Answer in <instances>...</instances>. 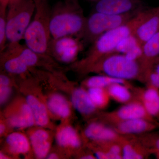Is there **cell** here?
Wrapping results in <instances>:
<instances>
[{
	"instance_id": "18",
	"label": "cell",
	"mask_w": 159,
	"mask_h": 159,
	"mask_svg": "<svg viewBox=\"0 0 159 159\" xmlns=\"http://www.w3.org/2000/svg\"><path fill=\"white\" fill-rule=\"evenodd\" d=\"M5 147L9 154L15 157L27 155L32 150L29 137L20 132H14L7 135Z\"/></svg>"
},
{
	"instance_id": "11",
	"label": "cell",
	"mask_w": 159,
	"mask_h": 159,
	"mask_svg": "<svg viewBox=\"0 0 159 159\" xmlns=\"http://www.w3.org/2000/svg\"><path fill=\"white\" fill-rule=\"evenodd\" d=\"M108 118L117 122L124 120L136 119H145L156 122L148 115L142 102L138 101H130L108 115Z\"/></svg>"
},
{
	"instance_id": "28",
	"label": "cell",
	"mask_w": 159,
	"mask_h": 159,
	"mask_svg": "<svg viewBox=\"0 0 159 159\" xmlns=\"http://www.w3.org/2000/svg\"><path fill=\"white\" fill-rule=\"evenodd\" d=\"M7 8L0 7V51H4L7 42L6 34V18Z\"/></svg>"
},
{
	"instance_id": "7",
	"label": "cell",
	"mask_w": 159,
	"mask_h": 159,
	"mask_svg": "<svg viewBox=\"0 0 159 159\" xmlns=\"http://www.w3.org/2000/svg\"><path fill=\"white\" fill-rule=\"evenodd\" d=\"M80 39L74 36L52 38L49 44L48 54L54 60L63 63L75 62L83 48Z\"/></svg>"
},
{
	"instance_id": "3",
	"label": "cell",
	"mask_w": 159,
	"mask_h": 159,
	"mask_svg": "<svg viewBox=\"0 0 159 159\" xmlns=\"http://www.w3.org/2000/svg\"><path fill=\"white\" fill-rule=\"evenodd\" d=\"M34 1V17L25 32L24 39L29 49L39 54L48 55L49 44L52 39L50 28L51 9L48 0Z\"/></svg>"
},
{
	"instance_id": "12",
	"label": "cell",
	"mask_w": 159,
	"mask_h": 159,
	"mask_svg": "<svg viewBox=\"0 0 159 159\" xmlns=\"http://www.w3.org/2000/svg\"><path fill=\"white\" fill-rule=\"evenodd\" d=\"M159 31V6L147 9L145 18L138 26L135 32L136 36L143 45Z\"/></svg>"
},
{
	"instance_id": "22",
	"label": "cell",
	"mask_w": 159,
	"mask_h": 159,
	"mask_svg": "<svg viewBox=\"0 0 159 159\" xmlns=\"http://www.w3.org/2000/svg\"><path fill=\"white\" fill-rule=\"evenodd\" d=\"M143 55L140 61L145 69L150 67L159 57V31L143 44Z\"/></svg>"
},
{
	"instance_id": "23",
	"label": "cell",
	"mask_w": 159,
	"mask_h": 159,
	"mask_svg": "<svg viewBox=\"0 0 159 159\" xmlns=\"http://www.w3.org/2000/svg\"><path fill=\"white\" fill-rule=\"evenodd\" d=\"M116 83L127 84V80L115 78L104 74L89 77L84 81L83 84L88 88H101L107 89L112 84Z\"/></svg>"
},
{
	"instance_id": "2",
	"label": "cell",
	"mask_w": 159,
	"mask_h": 159,
	"mask_svg": "<svg viewBox=\"0 0 159 159\" xmlns=\"http://www.w3.org/2000/svg\"><path fill=\"white\" fill-rule=\"evenodd\" d=\"M86 20L77 0L60 1L51 9L50 28L51 38L76 36L80 38Z\"/></svg>"
},
{
	"instance_id": "29",
	"label": "cell",
	"mask_w": 159,
	"mask_h": 159,
	"mask_svg": "<svg viewBox=\"0 0 159 159\" xmlns=\"http://www.w3.org/2000/svg\"><path fill=\"white\" fill-rule=\"evenodd\" d=\"M147 148L149 153L154 154L159 159V135H151L148 139Z\"/></svg>"
},
{
	"instance_id": "5",
	"label": "cell",
	"mask_w": 159,
	"mask_h": 159,
	"mask_svg": "<svg viewBox=\"0 0 159 159\" xmlns=\"http://www.w3.org/2000/svg\"><path fill=\"white\" fill-rule=\"evenodd\" d=\"M35 9L34 0H10L6 18L8 44L19 43L24 39Z\"/></svg>"
},
{
	"instance_id": "27",
	"label": "cell",
	"mask_w": 159,
	"mask_h": 159,
	"mask_svg": "<svg viewBox=\"0 0 159 159\" xmlns=\"http://www.w3.org/2000/svg\"><path fill=\"white\" fill-rule=\"evenodd\" d=\"M141 45L142 44L139 41L135 33H134L125 37L119 43L115 53L125 54L134 48Z\"/></svg>"
},
{
	"instance_id": "26",
	"label": "cell",
	"mask_w": 159,
	"mask_h": 159,
	"mask_svg": "<svg viewBox=\"0 0 159 159\" xmlns=\"http://www.w3.org/2000/svg\"><path fill=\"white\" fill-rule=\"evenodd\" d=\"M123 140V139H122ZM121 140L122 157L123 159H141L144 158L145 155L137 145L131 142Z\"/></svg>"
},
{
	"instance_id": "9",
	"label": "cell",
	"mask_w": 159,
	"mask_h": 159,
	"mask_svg": "<svg viewBox=\"0 0 159 159\" xmlns=\"http://www.w3.org/2000/svg\"><path fill=\"white\" fill-rule=\"evenodd\" d=\"M141 0H99L95 11L110 15H122L140 10Z\"/></svg>"
},
{
	"instance_id": "35",
	"label": "cell",
	"mask_w": 159,
	"mask_h": 159,
	"mask_svg": "<svg viewBox=\"0 0 159 159\" xmlns=\"http://www.w3.org/2000/svg\"><path fill=\"white\" fill-rule=\"evenodd\" d=\"M10 0H0V7L2 8H8Z\"/></svg>"
},
{
	"instance_id": "1",
	"label": "cell",
	"mask_w": 159,
	"mask_h": 159,
	"mask_svg": "<svg viewBox=\"0 0 159 159\" xmlns=\"http://www.w3.org/2000/svg\"><path fill=\"white\" fill-rule=\"evenodd\" d=\"M147 13V9H141L127 22L100 35L93 43L85 57L74 63L73 68L81 73H85L91 66L100 58L115 53L117 46L122 39L135 33Z\"/></svg>"
},
{
	"instance_id": "32",
	"label": "cell",
	"mask_w": 159,
	"mask_h": 159,
	"mask_svg": "<svg viewBox=\"0 0 159 159\" xmlns=\"http://www.w3.org/2000/svg\"><path fill=\"white\" fill-rule=\"evenodd\" d=\"M12 75L5 72L0 75V86H12L14 84V80Z\"/></svg>"
},
{
	"instance_id": "6",
	"label": "cell",
	"mask_w": 159,
	"mask_h": 159,
	"mask_svg": "<svg viewBox=\"0 0 159 159\" xmlns=\"http://www.w3.org/2000/svg\"><path fill=\"white\" fill-rule=\"evenodd\" d=\"M139 10L118 15L95 11L86 19L84 29L80 38L83 39L87 42L93 43L103 33L127 22Z\"/></svg>"
},
{
	"instance_id": "13",
	"label": "cell",
	"mask_w": 159,
	"mask_h": 159,
	"mask_svg": "<svg viewBox=\"0 0 159 159\" xmlns=\"http://www.w3.org/2000/svg\"><path fill=\"white\" fill-rule=\"evenodd\" d=\"M1 63L4 72L12 76L25 78L32 69L29 67L9 47L1 53Z\"/></svg>"
},
{
	"instance_id": "17",
	"label": "cell",
	"mask_w": 159,
	"mask_h": 159,
	"mask_svg": "<svg viewBox=\"0 0 159 159\" xmlns=\"http://www.w3.org/2000/svg\"><path fill=\"white\" fill-rule=\"evenodd\" d=\"M157 122L145 119L124 120L116 123V129L122 134H135L149 132L158 126Z\"/></svg>"
},
{
	"instance_id": "15",
	"label": "cell",
	"mask_w": 159,
	"mask_h": 159,
	"mask_svg": "<svg viewBox=\"0 0 159 159\" xmlns=\"http://www.w3.org/2000/svg\"><path fill=\"white\" fill-rule=\"evenodd\" d=\"M45 101L51 117L66 122L71 116L73 106L62 94L52 93L48 96Z\"/></svg>"
},
{
	"instance_id": "20",
	"label": "cell",
	"mask_w": 159,
	"mask_h": 159,
	"mask_svg": "<svg viewBox=\"0 0 159 159\" xmlns=\"http://www.w3.org/2000/svg\"><path fill=\"white\" fill-rule=\"evenodd\" d=\"M71 102L73 107L83 116L93 115L97 109L91 100L87 90L83 88L74 89L71 93Z\"/></svg>"
},
{
	"instance_id": "24",
	"label": "cell",
	"mask_w": 159,
	"mask_h": 159,
	"mask_svg": "<svg viewBox=\"0 0 159 159\" xmlns=\"http://www.w3.org/2000/svg\"><path fill=\"white\" fill-rule=\"evenodd\" d=\"M107 89L111 98L119 103L125 104L131 99L132 94L127 84H114Z\"/></svg>"
},
{
	"instance_id": "19",
	"label": "cell",
	"mask_w": 159,
	"mask_h": 159,
	"mask_svg": "<svg viewBox=\"0 0 159 159\" xmlns=\"http://www.w3.org/2000/svg\"><path fill=\"white\" fill-rule=\"evenodd\" d=\"M56 140L59 147L68 150L79 149L82 143L77 130L65 122L57 129Z\"/></svg>"
},
{
	"instance_id": "16",
	"label": "cell",
	"mask_w": 159,
	"mask_h": 159,
	"mask_svg": "<svg viewBox=\"0 0 159 159\" xmlns=\"http://www.w3.org/2000/svg\"><path fill=\"white\" fill-rule=\"evenodd\" d=\"M116 129L99 122H91L84 129V136L88 139L98 143L116 142L121 140Z\"/></svg>"
},
{
	"instance_id": "8",
	"label": "cell",
	"mask_w": 159,
	"mask_h": 159,
	"mask_svg": "<svg viewBox=\"0 0 159 159\" xmlns=\"http://www.w3.org/2000/svg\"><path fill=\"white\" fill-rule=\"evenodd\" d=\"M3 117L10 128L23 129L35 125L33 113L25 98L13 100L4 111Z\"/></svg>"
},
{
	"instance_id": "36",
	"label": "cell",
	"mask_w": 159,
	"mask_h": 159,
	"mask_svg": "<svg viewBox=\"0 0 159 159\" xmlns=\"http://www.w3.org/2000/svg\"><path fill=\"white\" fill-rule=\"evenodd\" d=\"M80 158L83 159H96V158L95 156L93 155L87 154L83 156Z\"/></svg>"
},
{
	"instance_id": "4",
	"label": "cell",
	"mask_w": 159,
	"mask_h": 159,
	"mask_svg": "<svg viewBox=\"0 0 159 159\" xmlns=\"http://www.w3.org/2000/svg\"><path fill=\"white\" fill-rule=\"evenodd\" d=\"M145 67L140 61L130 60L124 54L113 53L106 55L86 71L102 73L104 75L127 80L145 78Z\"/></svg>"
},
{
	"instance_id": "31",
	"label": "cell",
	"mask_w": 159,
	"mask_h": 159,
	"mask_svg": "<svg viewBox=\"0 0 159 159\" xmlns=\"http://www.w3.org/2000/svg\"><path fill=\"white\" fill-rule=\"evenodd\" d=\"M150 68L155 72L152 80V85L159 89V57L154 61Z\"/></svg>"
},
{
	"instance_id": "34",
	"label": "cell",
	"mask_w": 159,
	"mask_h": 159,
	"mask_svg": "<svg viewBox=\"0 0 159 159\" xmlns=\"http://www.w3.org/2000/svg\"><path fill=\"white\" fill-rule=\"evenodd\" d=\"M47 159H56L59 158V156L58 154L55 153V152H52V153H49L47 156Z\"/></svg>"
},
{
	"instance_id": "37",
	"label": "cell",
	"mask_w": 159,
	"mask_h": 159,
	"mask_svg": "<svg viewBox=\"0 0 159 159\" xmlns=\"http://www.w3.org/2000/svg\"><path fill=\"white\" fill-rule=\"evenodd\" d=\"M0 159H9V157L8 156L7 154H6L5 152H0Z\"/></svg>"
},
{
	"instance_id": "14",
	"label": "cell",
	"mask_w": 159,
	"mask_h": 159,
	"mask_svg": "<svg viewBox=\"0 0 159 159\" xmlns=\"http://www.w3.org/2000/svg\"><path fill=\"white\" fill-rule=\"evenodd\" d=\"M31 108L34 116L35 125L48 129L51 127V116L45 100L34 94H29L25 97Z\"/></svg>"
},
{
	"instance_id": "21",
	"label": "cell",
	"mask_w": 159,
	"mask_h": 159,
	"mask_svg": "<svg viewBox=\"0 0 159 159\" xmlns=\"http://www.w3.org/2000/svg\"><path fill=\"white\" fill-rule=\"evenodd\" d=\"M141 99L148 115L159 119V89L149 85L142 93Z\"/></svg>"
},
{
	"instance_id": "10",
	"label": "cell",
	"mask_w": 159,
	"mask_h": 159,
	"mask_svg": "<svg viewBox=\"0 0 159 159\" xmlns=\"http://www.w3.org/2000/svg\"><path fill=\"white\" fill-rule=\"evenodd\" d=\"M32 127L28 131V136L33 153L38 159L46 158L51 149V134L46 128Z\"/></svg>"
},
{
	"instance_id": "30",
	"label": "cell",
	"mask_w": 159,
	"mask_h": 159,
	"mask_svg": "<svg viewBox=\"0 0 159 159\" xmlns=\"http://www.w3.org/2000/svg\"><path fill=\"white\" fill-rule=\"evenodd\" d=\"M12 93V86H0V104L3 105L9 100Z\"/></svg>"
},
{
	"instance_id": "33",
	"label": "cell",
	"mask_w": 159,
	"mask_h": 159,
	"mask_svg": "<svg viewBox=\"0 0 159 159\" xmlns=\"http://www.w3.org/2000/svg\"><path fill=\"white\" fill-rule=\"evenodd\" d=\"M7 127H9V126L7 124L5 119H4V120L2 119V121L1 120V124H0V135H1V136H2L4 135H5L6 132H7Z\"/></svg>"
},
{
	"instance_id": "25",
	"label": "cell",
	"mask_w": 159,
	"mask_h": 159,
	"mask_svg": "<svg viewBox=\"0 0 159 159\" xmlns=\"http://www.w3.org/2000/svg\"><path fill=\"white\" fill-rule=\"evenodd\" d=\"M91 100L97 109L104 108L108 105L111 97L107 89L101 88H88Z\"/></svg>"
}]
</instances>
